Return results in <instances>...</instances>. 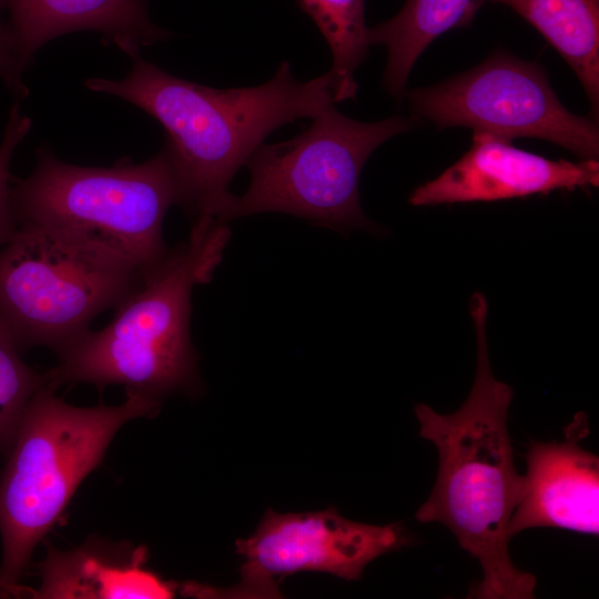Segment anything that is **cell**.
I'll return each mask as SVG.
<instances>
[{"instance_id": "obj_18", "label": "cell", "mask_w": 599, "mask_h": 599, "mask_svg": "<svg viewBox=\"0 0 599 599\" xmlns=\"http://www.w3.org/2000/svg\"><path fill=\"white\" fill-rule=\"evenodd\" d=\"M31 130V120L21 111L19 100L10 108L8 123L0 143V247L11 237L18 226L12 205L13 177L10 164L18 145Z\"/></svg>"}, {"instance_id": "obj_2", "label": "cell", "mask_w": 599, "mask_h": 599, "mask_svg": "<svg viewBox=\"0 0 599 599\" xmlns=\"http://www.w3.org/2000/svg\"><path fill=\"white\" fill-rule=\"evenodd\" d=\"M85 87L121 98L161 123L180 205L193 217L217 220L233 195L232 179L265 138L335 103L329 72L298 81L287 61L263 84L219 90L176 78L139 55L124 79L92 78Z\"/></svg>"}, {"instance_id": "obj_8", "label": "cell", "mask_w": 599, "mask_h": 599, "mask_svg": "<svg viewBox=\"0 0 599 599\" xmlns=\"http://www.w3.org/2000/svg\"><path fill=\"white\" fill-rule=\"evenodd\" d=\"M414 119L438 129L466 126L506 140L541 139L581 160L598 159L597 121L567 110L545 70L507 51L441 83L408 92Z\"/></svg>"}, {"instance_id": "obj_9", "label": "cell", "mask_w": 599, "mask_h": 599, "mask_svg": "<svg viewBox=\"0 0 599 599\" xmlns=\"http://www.w3.org/2000/svg\"><path fill=\"white\" fill-rule=\"evenodd\" d=\"M407 544L399 524L353 521L334 507L288 514L267 509L256 530L235 541L243 558L237 585L217 589L189 582L181 592L201 598H280L278 587L290 575L316 571L357 580L370 561Z\"/></svg>"}, {"instance_id": "obj_11", "label": "cell", "mask_w": 599, "mask_h": 599, "mask_svg": "<svg viewBox=\"0 0 599 599\" xmlns=\"http://www.w3.org/2000/svg\"><path fill=\"white\" fill-rule=\"evenodd\" d=\"M588 432L587 415L578 413L564 440L529 444L521 495L507 526L509 540L537 527L598 536L599 458L579 445Z\"/></svg>"}, {"instance_id": "obj_7", "label": "cell", "mask_w": 599, "mask_h": 599, "mask_svg": "<svg viewBox=\"0 0 599 599\" xmlns=\"http://www.w3.org/2000/svg\"><path fill=\"white\" fill-rule=\"evenodd\" d=\"M414 120L394 115L361 122L329 105L298 135L262 143L252 153L245 163L250 186L243 195H232L220 221L281 212L341 233L378 232L362 210L359 175L369 155L385 141L412 130Z\"/></svg>"}, {"instance_id": "obj_13", "label": "cell", "mask_w": 599, "mask_h": 599, "mask_svg": "<svg viewBox=\"0 0 599 599\" xmlns=\"http://www.w3.org/2000/svg\"><path fill=\"white\" fill-rule=\"evenodd\" d=\"M148 549L128 542L92 538L61 551L48 548L38 565L40 587L32 598L58 599H165L176 586L145 567Z\"/></svg>"}, {"instance_id": "obj_10", "label": "cell", "mask_w": 599, "mask_h": 599, "mask_svg": "<svg viewBox=\"0 0 599 599\" xmlns=\"http://www.w3.org/2000/svg\"><path fill=\"white\" fill-rule=\"evenodd\" d=\"M596 159L554 161L515 148L511 141L474 131L471 146L438 177L416 187L415 206L491 202L598 186Z\"/></svg>"}, {"instance_id": "obj_6", "label": "cell", "mask_w": 599, "mask_h": 599, "mask_svg": "<svg viewBox=\"0 0 599 599\" xmlns=\"http://www.w3.org/2000/svg\"><path fill=\"white\" fill-rule=\"evenodd\" d=\"M18 223L59 227L95 241L133 263L145 276L171 248L163 238L169 209L180 205L175 172L164 146L142 163L81 166L38 151L32 173L13 181Z\"/></svg>"}, {"instance_id": "obj_19", "label": "cell", "mask_w": 599, "mask_h": 599, "mask_svg": "<svg viewBox=\"0 0 599 599\" xmlns=\"http://www.w3.org/2000/svg\"><path fill=\"white\" fill-rule=\"evenodd\" d=\"M6 10V0H0V79L13 92L17 100L23 99L28 90L22 81L23 71L16 59L8 26L1 14Z\"/></svg>"}, {"instance_id": "obj_12", "label": "cell", "mask_w": 599, "mask_h": 599, "mask_svg": "<svg viewBox=\"0 0 599 599\" xmlns=\"http://www.w3.org/2000/svg\"><path fill=\"white\" fill-rule=\"evenodd\" d=\"M7 22L20 69L47 42L73 31H95L135 59L171 33L150 18L148 0H6Z\"/></svg>"}, {"instance_id": "obj_14", "label": "cell", "mask_w": 599, "mask_h": 599, "mask_svg": "<svg viewBox=\"0 0 599 599\" xmlns=\"http://www.w3.org/2000/svg\"><path fill=\"white\" fill-rule=\"evenodd\" d=\"M485 0H406L392 19L368 28V42L387 49L383 78L386 90L399 102L409 73L424 50L448 30L467 27Z\"/></svg>"}, {"instance_id": "obj_16", "label": "cell", "mask_w": 599, "mask_h": 599, "mask_svg": "<svg viewBox=\"0 0 599 599\" xmlns=\"http://www.w3.org/2000/svg\"><path fill=\"white\" fill-rule=\"evenodd\" d=\"M297 4L316 24L333 57L334 102L355 99L358 84L355 71L367 57L368 28L365 0H297Z\"/></svg>"}, {"instance_id": "obj_5", "label": "cell", "mask_w": 599, "mask_h": 599, "mask_svg": "<svg viewBox=\"0 0 599 599\" xmlns=\"http://www.w3.org/2000/svg\"><path fill=\"white\" fill-rule=\"evenodd\" d=\"M143 277L128 258L95 241L18 223L0 247V322L21 352L44 346L59 356Z\"/></svg>"}, {"instance_id": "obj_3", "label": "cell", "mask_w": 599, "mask_h": 599, "mask_svg": "<svg viewBox=\"0 0 599 599\" xmlns=\"http://www.w3.org/2000/svg\"><path fill=\"white\" fill-rule=\"evenodd\" d=\"M230 236L226 222L195 217L187 240L142 278L115 307L112 321L59 355L58 365L44 373L47 386L123 385L159 400L193 390L197 370L191 295L194 286L212 280Z\"/></svg>"}, {"instance_id": "obj_15", "label": "cell", "mask_w": 599, "mask_h": 599, "mask_svg": "<svg viewBox=\"0 0 599 599\" xmlns=\"http://www.w3.org/2000/svg\"><path fill=\"white\" fill-rule=\"evenodd\" d=\"M485 1L511 8L544 35L578 77L590 102L593 120L597 121L599 0Z\"/></svg>"}, {"instance_id": "obj_20", "label": "cell", "mask_w": 599, "mask_h": 599, "mask_svg": "<svg viewBox=\"0 0 599 599\" xmlns=\"http://www.w3.org/2000/svg\"><path fill=\"white\" fill-rule=\"evenodd\" d=\"M29 591L30 589L24 588V587L17 588V587L10 586L0 576V596L1 597H10V596L20 597L23 595H28Z\"/></svg>"}, {"instance_id": "obj_4", "label": "cell", "mask_w": 599, "mask_h": 599, "mask_svg": "<svg viewBox=\"0 0 599 599\" xmlns=\"http://www.w3.org/2000/svg\"><path fill=\"white\" fill-rule=\"evenodd\" d=\"M42 387L29 403L0 477L1 578L18 583L39 541L129 420L154 416L160 400L133 392L119 406L69 405Z\"/></svg>"}, {"instance_id": "obj_1", "label": "cell", "mask_w": 599, "mask_h": 599, "mask_svg": "<svg viewBox=\"0 0 599 599\" xmlns=\"http://www.w3.org/2000/svg\"><path fill=\"white\" fill-rule=\"evenodd\" d=\"M469 311L477 338L476 375L470 393L453 414L426 404L414 408L419 436L438 451V473L415 517L447 527L459 546L478 560L483 579L471 591L480 599L535 598L536 578L512 562L507 526L519 501L524 477L515 466L508 432L514 397L495 378L488 354L486 297L474 293Z\"/></svg>"}, {"instance_id": "obj_17", "label": "cell", "mask_w": 599, "mask_h": 599, "mask_svg": "<svg viewBox=\"0 0 599 599\" xmlns=\"http://www.w3.org/2000/svg\"><path fill=\"white\" fill-rule=\"evenodd\" d=\"M0 322V451L8 453L33 396L47 385L44 373L30 368Z\"/></svg>"}]
</instances>
